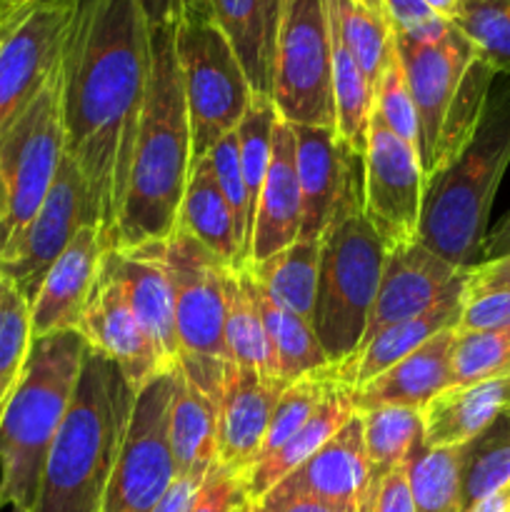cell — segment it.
I'll return each mask as SVG.
<instances>
[{"label":"cell","mask_w":510,"mask_h":512,"mask_svg":"<svg viewBox=\"0 0 510 512\" xmlns=\"http://www.w3.org/2000/svg\"><path fill=\"white\" fill-rule=\"evenodd\" d=\"M150 80L143 0H75L60 53L65 155L88 188L93 225L115 245Z\"/></svg>","instance_id":"obj_1"},{"label":"cell","mask_w":510,"mask_h":512,"mask_svg":"<svg viewBox=\"0 0 510 512\" xmlns=\"http://www.w3.org/2000/svg\"><path fill=\"white\" fill-rule=\"evenodd\" d=\"M190 165L193 135L173 28L150 25L148 93L113 250L143 248L173 233Z\"/></svg>","instance_id":"obj_2"},{"label":"cell","mask_w":510,"mask_h":512,"mask_svg":"<svg viewBox=\"0 0 510 512\" xmlns=\"http://www.w3.org/2000/svg\"><path fill=\"white\" fill-rule=\"evenodd\" d=\"M135 393L118 365L88 345L73 403L53 440L33 512H103Z\"/></svg>","instance_id":"obj_3"},{"label":"cell","mask_w":510,"mask_h":512,"mask_svg":"<svg viewBox=\"0 0 510 512\" xmlns=\"http://www.w3.org/2000/svg\"><path fill=\"white\" fill-rule=\"evenodd\" d=\"M510 165V75L493 83L468 143L425 183L418 240L458 268L483 263L488 218Z\"/></svg>","instance_id":"obj_4"},{"label":"cell","mask_w":510,"mask_h":512,"mask_svg":"<svg viewBox=\"0 0 510 512\" xmlns=\"http://www.w3.org/2000/svg\"><path fill=\"white\" fill-rule=\"evenodd\" d=\"M88 343L63 330L30 343L18 388L0 423V510L33 512L53 440L73 403Z\"/></svg>","instance_id":"obj_5"},{"label":"cell","mask_w":510,"mask_h":512,"mask_svg":"<svg viewBox=\"0 0 510 512\" xmlns=\"http://www.w3.org/2000/svg\"><path fill=\"white\" fill-rule=\"evenodd\" d=\"M143 248L160 260L173 288L178 368L190 383L218 403L230 368L223 338L225 278L235 270L225 268L210 250L180 228H173L160 243Z\"/></svg>","instance_id":"obj_6"},{"label":"cell","mask_w":510,"mask_h":512,"mask_svg":"<svg viewBox=\"0 0 510 512\" xmlns=\"http://www.w3.org/2000/svg\"><path fill=\"white\" fill-rule=\"evenodd\" d=\"M385 245L365 215L330 225L320 238L313 330L333 365L360 348L373 310Z\"/></svg>","instance_id":"obj_7"},{"label":"cell","mask_w":510,"mask_h":512,"mask_svg":"<svg viewBox=\"0 0 510 512\" xmlns=\"http://www.w3.org/2000/svg\"><path fill=\"white\" fill-rule=\"evenodd\" d=\"M175 55L188 105L193 160L233 133L253 95L233 45L210 10H195L173 28Z\"/></svg>","instance_id":"obj_8"},{"label":"cell","mask_w":510,"mask_h":512,"mask_svg":"<svg viewBox=\"0 0 510 512\" xmlns=\"http://www.w3.org/2000/svg\"><path fill=\"white\" fill-rule=\"evenodd\" d=\"M63 155L58 65L28 108L0 130V253L38 213Z\"/></svg>","instance_id":"obj_9"},{"label":"cell","mask_w":510,"mask_h":512,"mask_svg":"<svg viewBox=\"0 0 510 512\" xmlns=\"http://www.w3.org/2000/svg\"><path fill=\"white\" fill-rule=\"evenodd\" d=\"M270 98L285 123L335 128L333 43L325 0H280Z\"/></svg>","instance_id":"obj_10"},{"label":"cell","mask_w":510,"mask_h":512,"mask_svg":"<svg viewBox=\"0 0 510 512\" xmlns=\"http://www.w3.org/2000/svg\"><path fill=\"white\" fill-rule=\"evenodd\" d=\"M175 365L135 393L123 445L105 490L103 512H153L178 480L168 435Z\"/></svg>","instance_id":"obj_11"},{"label":"cell","mask_w":510,"mask_h":512,"mask_svg":"<svg viewBox=\"0 0 510 512\" xmlns=\"http://www.w3.org/2000/svg\"><path fill=\"white\" fill-rule=\"evenodd\" d=\"M363 165V215L383 240L385 250L418 240L428 183L420 153L395 135L375 110L370 115Z\"/></svg>","instance_id":"obj_12"},{"label":"cell","mask_w":510,"mask_h":512,"mask_svg":"<svg viewBox=\"0 0 510 512\" xmlns=\"http://www.w3.org/2000/svg\"><path fill=\"white\" fill-rule=\"evenodd\" d=\"M75 0H38L5 13L0 30V130L18 118L58 70Z\"/></svg>","instance_id":"obj_13"},{"label":"cell","mask_w":510,"mask_h":512,"mask_svg":"<svg viewBox=\"0 0 510 512\" xmlns=\"http://www.w3.org/2000/svg\"><path fill=\"white\" fill-rule=\"evenodd\" d=\"M298 155L303 225L300 238H323L330 225L363 215V155L355 153L335 128L293 125Z\"/></svg>","instance_id":"obj_14"},{"label":"cell","mask_w":510,"mask_h":512,"mask_svg":"<svg viewBox=\"0 0 510 512\" xmlns=\"http://www.w3.org/2000/svg\"><path fill=\"white\" fill-rule=\"evenodd\" d=\"M93 223L88 188L68 155H63L43 205L23 233L0 253V275L23 295L35 298L45 273L63 255L83 225Z\"/></svg>","instance_id":"obj_15"},{"label":"cell","mask_w":510,"mask_h":512,"mask_svg":"<svg viewBox=\"0 0 510 512\" xmlns=\"http://www.w3.org/2000/svg\"><path fill=\"white\" fill-rule=\"evenodd\" d=\"M78 333L95 353L118 365L133 393L143 390L155 375L173 368L130 308L123 288L105 263H100L98 278L80 315Z\"/></svg>","instance_id":"obj_16"},{"label":"cell","mask_w":510,"mask_h":512,"mask_svg":"<svg viewBox=\"0 0 510 512\" xmlns=\"http://www.w3.org/2000/svg\"><path fill=\"white\" fill-rule=\"evenodd\" d=\"M393 45L400 65H403L415 110H418L420 133H423L420 160H423L425 178H428L440 128H443V120L465 70L473 63L475 50L455 25L438 43H410V40L393 35Z\"/></svg>","instance_id":"obj_17"},{"label":"cell","mask_w":510,"mask_h":512,"mask_svg":"<svg viewBox=\"0 0 510 512\" xmlns=\"http://www.w3.org/2000/svg\"><path fill=\"white\" fill-rule=\"evenodd\" d=\"M468 270L470 268H458L443 260L433 250L425 248L420 240L385 250L378 293H375L360 348L390 325L403 323L433 308Z\"/></svg>","instance_id":"obj_18"},{"label":"cell","mask_w":510,"mask_h":512,"mask_svg":"<svg viewBox=\"0 0 510 512\" xmlns=\"http://www.w3.org/2000/svg\"><path fill=\"white\" fill-rule=\"evenodd\" d=\"M283 390V380L265 378L255 370L230 365L218 400V430H215L218 465L233 470L240 478L248 473L263 448L275 403Z\"/></svg>","instance_id":"obj_19"},{"label":"cell","mask_w":510,"mask_h":512,"mask_svg":"<svg viewBox=\"0 0 510 512\" xmlns=\"http://www.w3.org/2000/svg\"><path fill=\"white\" fill-rule=\"evenodd\" d=\"M273 490L310 495L343 512H363L370 490V463L365 453L363 415L353 418L310 455L303 465L285 475Z\"/></svg>","instance_id":"obj_20"},{"label":"cell","mask_w":510,"mask_h":512,"mask_svg":"<svg viewBox=\"0 0 510 512\" xmlns=\"http://www.w3.org/2000/svg\"><path fill=\"white\" fill-rule=\"evenodd\" d=\"M108 253L103 235L93 223L78 230L53 268L45 273L38 293L30 300V335L43 338L63 330H78L88 295L98 278L103 255Z\"/></svg>","instance_id":"obj_21"},{"label":"cell","mask_w":510,"mask_h":512,"mask_svg":"<svg viewBox=\"0 0 510 512\" xmlns=\"http://www.w3.org/2000/svg\"><path fill=\"white\" fill-rule=\"evenodd\" d=\"M300 225H303V195H300L295 133L293 125L280 118L273 138V155L255 208L248 263H260L295 243L300 238Z\"/></svg>","instance_id":"obj_22"},{"label":"cell","mask_w":510,"mask_h":512,"mask_svg":"<svg viewBox=\"0 0 510 512\" xmlns=\"http://www.w3.org/2000/svg\"><path fill=\"white\" fill-rule=\"evenodd\" d=\"M455 328L433 335L403 360L390 365L373 380L353 390V403L358 413L375 408H415L423 410L430 400L453 385L450 358H453Z\"/></svg>","instance_id":"obj_23"},{"label":"cell","mask_w":510,"mask_h":512,"mask_svg":"<svg viewBox=\"0 0 510 512\" xmlns=\"http://www.w3.org/2000/svg\"><path fill=\"white\" fill-rule=\"evenodd\" d=\"M468 275L470 270L433 305V308L415 315V318L403 320V323L390 325L383 333L375 335L368 345H363L358 353H353L348 360L335 365V373H338L340 383L348 385V388L353 390L360 388L363 383L373 380L375 375L388 370L390 365L403 360L405 355L418 350L423 343H428L433 335L450 328H458L460 313H463L465 305V295H468Z\"/></svg>","instance_id":"obj_24"},{"label":"cell","mask_w":510,"mask_h":512,"mask_svg":"<svg viewBox=\"0 0 510 512\" xmlns=\"http://www.w3.org/2000/svg\"><path fill=\"white\" fill-rule=\"evenodd\" d=\"M103 263L123 288L130 308L163 358L170 365L178 363V340H175V303L173 288L160 260L148 248L108 250Z\"/></svg>","instance_id":"obj_25"},{"label":"cell","mask_w":510,"mask_h":512,"mask_svg":"<svg viewBox=\"0 0 510 512\" xmlns=\"http://www.w3.org/2000/svg\"><path fill=\"white\" fill-rule=\"evenodd\" d=\"M505 413H510V375L450 385L423 408V443L428 448L465 445Z\"/></svg>","instance_id":"obj_26"},{"label":"cell","mask_w":510,"mask_h":512,"mask_svg":"<svg viewBox=\"0 0 510 512\" xmlns=\"http://www.w3.org/2000/svg\"><path fill=\"white\" fill-rule=\"evenodd\" d=\"M353 415V388L338 383L328 395H325L323 403L313 410V415L305 420L303 428H300L283 448H278L273 455L250 465L248 473L243 475L248 500H253V503L263 500L285 475H290L298 465H303L310 455L318 453V450L323 448V445L328 443L350 418H353Z\"/></svg>","instance_id":"obj_27"},{"label":"cell","mask_w":510,"mask_h":512,"mask_svg":"<svg viewBox=\"0 0 510 512\" xmlns=\"http://www.w3.org/2000/svg\"><path fill=\"white\" fill-rule=\"evenodd\" d=\"M175 228L198 240L225 268L238 273L248 265L243 248L238 243V233H235L233 213H230L228 203L220 193L208 155L193 160V165H190Z\"/></svg>","instance_id":"obj_28"},{"label":"cell","mask_w":510,"mask_h":512,"mask_svg":"<svg viewBox=\"0 0 510 512\" xmlns=\"http://www.w3.org/2000/svg\"><path fill=\"white\" fill-rule=\"evenodd\" d=\"M215 430H218V403L210 400L183 370L175 365L173 398H170V450L180 475L205 478L218 465L215 453Z\"/></svg>","instance_id":"obj_29"},{"label":"cell","mask_w":510,"mask_h":512,"mask_svg":"<svg viewBox=\"0 0 510 512\" xmlns=\"http://www.w3.org/2000/svg\"><path fill=\"white\" fill-rule=\"evenodd\" d=\"M320 240L298 238L260 263H248L245 270L258 280L273 303L300 315L313 325L315 290H318Z\"/></svg>","instance_id":"obj_30"},{"label":"cell","mask_w":510,"mask_h":512,"mask_svg":"<svg viewBox=\"0 0 510 512\" xmlns=\"http://www.w3.org/2000/svg\"><path fill=\"white\" fill-rule=\"evenodd\" d=\"M240 275H243L245 288L253 295L260 315H263L265 330H268L270 345H273L275 360H278V378L285 385L303 378V375L333 365L328 360V355H325L323 345H320L318 335H315L313 325L308 320H303L300 315L290 313V310L273 303L268 298V293L258 285V280L245 268L240 270Z\"/></svg>","instance_id":"obj_31"},{"label":"cell","mask_w":510,"mask_h":512,"mask_svg":"<svg viewBox=\"0 0 510 512\" xmlns=\"http://www.w3.org/2000/svg\"><path fill=\"white\" fill-rule=\"evenodd\" d=\"M223 338L230 365L255 370L265 378H278V360H275L263 315H260L250 290L245 288L240 270L228 273L225 278Z\"/></svg>","instance_id":"obj_32"},{"label":"cell","mask_w":510,"mask_h":512,"mask_svg":"<svg viewBox=\"0 0 510 512\" xmlns=\"http://www.w3.org/2000/svg\"><path fill=\"white\" fill-rule=\"evenodd\" d=\"M215 23L233 45L253 93L270 95L273 53L265 30L263 0H205Z\"/></svg>","instance_id":"obj_33"},{"label":"cell","mask_w":510,"mask_h":512,"mask_svg":"<svg viewBox=\"0 0 510 512\" xmlns=\"http://www.w3.org/2000/svg\"><path fill=\"white\" fill-rule=\"evenodd\" d=\"M415 512H463V445H415L405 463Z\"/></svg>","instance_id":"obj_34"},{"label":"cell","mask_w":510,"mask_h":512,"mask_svg":"<svg viewBox=\"0 0 510 512\" xmlns=\"http://www.w3.org/2000/svg\"><path fill=\"white\" fill-rule=\"evenodd\" d=\"M360 415H363V438L370 463V490H373L385 475L408 463L415 445L423 443V410L388 405Z\"/></svg>","instance_id":"obj_35"},{"label":"cell","mask_w":510,"mask_h":512,"mask_svg":"<svg viewBox=\"0 0 510 512\" xmlns=\"http://www.w3.org/2000/svg\"><path fill=\"white\" fill-rule=\"evenodd\" d=\"M328 3L330 25L338 30L340 40L360 70L365 73L368 83L373 85L380 80L390 50H393V30L383 10L368 8L360 0H325Z\"/></svg>","instance_id":"obj_36"},{"label":"cell","mask_w":510,"mask_h":512,"mask_svg":"<svg viewBox=\"0 0 510 512\" xmlns=\"http://www.w3.org/2000/svg\"><path fill=\"white\" fill-rule=\"evenodd\" d=\"M330 43H333L335 130L355 153L365 155L370 115H373V85L368 83L365 73L355 63V58L345 48L333 25H330Z\"/></svg>","instance_id":"obj_37"},{"label":"cell","mask_w":510,"mask_h":512,"mask_svg":"<svg viewBox=\"0 0 510 512\" xmlns=\"http://www.w3.org/2000/svg\"><path fill=\"white\" fill-rule=\"evenodd\" d=\"M495 78H498V73H495L485 60H480L478 55H475L473 63L465 70L463 80H460L458 90H455V98L443 120V128H440V138L438 145H435L428 178L435 170L443 168L445 163H450V160L463 150V145L468 143L470 135L475 133Z\"/></svg>","instance_id":"obj_38"},{"label":"cell","mask_w":510,"mask_h":512,"mask_svg":"<svg viewBox=\"0 0 510 512\" xmlns=\"http://www.w3.org/2000/svg\"><path fill=\"white\" fill-rule=\"evenodd\" d=\"M510 483V413L463 445V512Z\"/></svg>","instance_id":"obj_39"},{"label":"cell","mask_w":510,"mask_h":512,"mask_svg":"<svg viewBox=\"0 0 510 512\" xmlns=\"http://www.w3.org/2000/svg\"><path fill=\"white\" fill-rule=\"evenodd\" d=\"M450 23L498 75H510V0H458Z\"/></svg>","instance_id":"obj_40"},{"label":"cell","mask_w":510,"mask_h":512,"mask_svg":"<svg viewBox=\"0 0 510 512\" xmlns=\"http://www.w3.org/2000/svg\"><path fill=\"white\" fill-rule=\"evenodd\" d=\"M338 383L340 380L338 373H335V365H328V368L315 370V373H308L303 375V378L285 385L278 403H275L273 418H270L268 433H265L263 448H260L255 463L268 458V455H273L278 448H283V445L303 428L305 420L313 415V410L323 403L325 395H328Z\"/></svg>","instance_id":"obj_41"},{"label":"cell","mask_w":510,"mask_h":512,"mask_svg":"<svg viewBox=\"0 0 510 512\" xmlns=\"http://www.w3.org/2000/svg\"><path fill=\"white\" fill-rule=\"evenodd\" d=\"M278 110L270 95L253 93L248 100L243 118H240L235 135H238V150H240V168H243L245 188H248L250 208H258L260 188L265 183V173H268L270 155H273V138L275 128H278Z\"/></svg>","instance_id":"obj_42"},{"label":"cell","mask_w":510,"mask_h":512,"mask_svg":"<svg viewBox=\"0 0 510 512\" xmlns=\"http://www.w3.org/2000/svg\"><path fill=\"white\" fill-rule=\"evenodd\" d=\"M453 385H473L510 375V328L500 330H455Z\"/></svg>","instance_id":"obj_43"},{"label":"cell","mask_w":510,"mask_h":512,"mask_svg":"<svg viewBox=\"0 0 510 512\" xmlns=\"http://www.w3.org/2000/svg\"><path fill=\"white\" fill-rule=\"evenodd\" d=\"M30 343V305L13 285L5 280V290L0 295V423L8 410L10 398L18 388Z\"/></svg>","instance_id":"obj_44"},{"label":"cell","mask_w":510,"mask_h":512,"mask_svg":"<svg viewBox=\"0 0 510 512\" xmlns=\"http://www.w3.org/2000/svg\"><path fill=\"white\" fill-rule=\"evenodd\" d=\"M373 110L395 135H400L405 143L413 145L418 153L423 150V133H420L418 110H415L413 95H410L408 80H405L403 65H400L398 53H395V45L393 50H390L388 60H385L380 80L375 83ZM420 163H423V160H420Z\"/></svg>","instance_id":"obj_45"},{"label":"cell","mask_w":510,"mask_h":512,"mask_svg":"<svg viewBox=\"0 0 510 512\" xmlns=\"http://www.w3.org/2000/svg\"><path fill=\"white\" fill-rule=\"evenodd\" d=\"M210 165H213L215 180L223 193L225 203H228L230 213H233L235 233H238V243L243 248L245 260H250V240H253V208H250L248 188L243 180V168H240V150H238V135L228 133L220 138L218 143L210 148L208 153Z\"/></svg>","instance_id":"obj_46"},{"label":"cell","mask_w":510,"mask_h":512,"mask_svg":"<svg viewBox=\"0 0 510 512\" xmlns=\"http://www.w3.org/2000/svg\"><path fill=\"white\" fill-rule=\"evenodd\" d=\"M383 10L393 35L410 43H438L453 30V23L425 0H383Z\"/></svg>","instance_id":"obj_47"},{"label":"cell","mask_w":510,"mask_h":512,"mask_svg":"<svg viewBox=\"0 0 510 512\" xmlns=\"http://www.w3.org/2000/svg\"><path fill=\"white\" fill-rule=\"evenodd\" d=\"M243 503H248L243 478L223 465H213L190 512H235Z\"/></svg>","instance_id":"obj_48"},{"label":"cell","mask_w":510,"mask_h":512,"mask_svg":"<svg viewBox=\"0 0 510 512\" xmlns=\"http://www.w3.org/2000/svg\"><path fill=\"white\" fill-rule=\"evenodd\" d=\"M510 328V290L485 293L468 298L465 295L463 313H460L458 328L463 333L470 330H500Z\"/></svg>","instance_id":"obj_49"},{"label":"cell","mask_w":510,"mask_h":512,"mask_svg":"<svg viewBox=\"0 0 510 512\" xmlns=\"http://www.w3.org/2000/svg\"><path fill=\"white\" fill-rule=\"evenodd\" d=\"M363 512H415L405 465L385 475L368 493Z\"/></svg>","instance_id":"obj_50"},{"label":"cell","mask_w":510,"mask_h":512,"mask_svg":"<svg viewBox=\"0 0 510 512\" xmlns=\"http://www.w3.org/2000/svg\"><path fill=\"white\" fill-rule=\"evenodd\" d=\"M498 290H510V255L498 260H483L468 275V298L485 293H498Z\"/></svg>","instance_id":"obj_51"},{"label":"cell","mask_w":510,"mask_h":512,"mask_svg":"<svg viewBox=\"0 0 510 512\" xmlns=\"http://www.w3.org/2000/svg\"><path fill=\"white\" fill-rule=\"evenodd\" d=\"M145 18L150 25H168L175 28L183 18L195 10H210L205 0H143Z\"/></svg>","instance_id":"obj_52"},{"label":"cell","mask_w":510,"mask_h":512,"mask_svg":"<svg viewBox=\"0 0 510 512\" xmlns=\"http://www.w3.org/2000/svg\"><path fill=\"white\" fill-rule=\"evenodd\" d=\"M205 478H195V475H180L173 485H170L168 493L163 495L153 512H190L195 498L200 493V485Z\"/></svg>","instance_id":"obj_53"},{"label":"cell","mask_w":510,"mask_h":512,"mask_svg":"<svg viewBox=\"0 0 510 512\" xmlns=\"http://www.w3.org/2000/svg\"><path fill=\"white\" fill-rule=\"evenodd\" d=\"M268 512H343L333 505L315 500L310 495H295V493H278L270 490L263 500H258Z\"/></svg>","instance_id":"obj_54"},{"label":"cell","mask_w":510,"mask_h":512,"mask_svg":"<svg viewBox=\"0 0 510 512\" xmlns=\"http://www.w3.org/2000/svg\"><path fill=\"white\" fill-rule=\"evenodd\" d=\"M510 255V213L500 220L498 228L488 235L483 248V260H498Z\"/></svg>","instance_id":"obj_55"},{"label":"cell","mask_w":510,"mask_h":512,"mask_svg":"<svg viewBox=\"0 0 510 512\" xmlns=\"http://www.w3.org/2000/svg\"><path fill=\"white\" fill-rule=\"evenodd\" d=\"M468 512H510V483H505L503 488L485 495V498L478 500Z\"/></svg>","instance_id":"obj_56"},{"label":"cell","mask_w":510,"mask_h":512,"mask_svg":"<svg viewBox=\"0 0 510 512\" xmlns=\"http://www.w3.org/2000/svg\"><path fill=\"white\" fill-rule=\"evenodd\" d=\"M278 13H280V0H263V15H265V30H268L270 53H273V48H275V28H278Z\"/></svg>","instance_id":"obj_57"},{"label":"cell","mask_w":510,"mask_h":512,"mask_svg":"<svg viewBox=\"0 0 510 512\" xmlns=\"http://www.w3.org/2000/svg\"><path fill=\"white\" fill-rule=\"evenodd\" d=\"M425 3L430 5V8L435 10V13L445 15V18H453L455 13V5H458V0H425Z\"/></svg>","instance_id":"obj_58"},{"label":"cell","mask_w":510,"mask_h":512,"mask_svg":"<svg viewBox=\"0 0 510 512\" xmlns=\"http://www.w3.org/2000/svg\"><path fill=\"white\" fill-rule=\"evenodd\" d=\"M33 3H38V0H0V13H18Z\"/></svg>","instance_id":"obj_59"},{"label":"cell","mask_w":510,"mask_h":512,"mask_svg":"<svg viewBox=\"0 0 510 512\" xmlns=\"http://www.w3.org/2000/svg\"><path fill=\"white\" fill-rule=\"evenodd\" d=\"M360 3H365L368 8H373V10H383V0H360ZM383 13H385V10H383Z\"/></svg>","instance_id":"obj_60"},{"label":"cell","mask_w":510,"mask_h":512,"mask_svg":"<svg viewBox=\"0 0 510 512\" xmlns=\"http://www.w3.org/2000/svg\"><path fill=\"white\" fill-rule=\"evenodd\" d=\"M250 512H268V510H265L260 503H253V500H250Z\"/></svg>","instance_id":"obj_61"},{"label":"cell","mask_w":510,"mask_h":512,"mask_svg":"<svg viewBox=\"0 0 510 512\" xmlns=\"http://www.w3.org/2000/svg\"><path fill=\"white\" fill-rule=\"evenodd\" d=\"M235 512H250V500H248V503H243V505H240V508L235 510Z\"/></svg>","instance_id":"obj_62"},{"label":"cell","mask_w":510,"mask_h":512,"mask_svg":"<svg viewBox=\"0 0 510 512\" xmlns=\"http://www.w3.org/2000/svg\"><path fill=\"white\" fill-rule=\"evenodd\" d=\"M3 290H5V278L0 275V295H3Z\"/></svg>","instance_id":"obj_63"},{"label":"cell","mask_w":510,"mask_h":512,"mask_svg":"<svg viewBox=\"0 0 510 512\" xmlns=\"http://www.w3.org/2000/svg\"><path fill=\"white\" fill-rule=\"evenodd\" d=\"M3 25H5V13H0V30H3Z\"/></svg>","instance_id":"obj_64"}]
</instances>
